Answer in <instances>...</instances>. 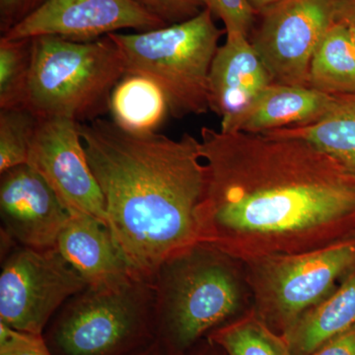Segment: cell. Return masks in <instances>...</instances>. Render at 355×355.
I'll use <instances>...</instances> for the list:
<instances>
[{"instance_id":"obj_1","label":"cell","mask_w":355,"mask_h":355,"mask_svg":"<svg viewBox=\"0 0 355 355\" xmlns=\"http://www.w3.org/2000/svg\"><path fill=\"white\" fill-rule=\"evenodd\" d=\"M198 242L247 261L355 236V175L297 137L200 130Z\"/></svg>"},{"instance_id":"obj_2","label":"cell","mask_w":355,"mask_h":355,"mask_svg":"<svg viewBox=\"0 0 355 355\" xmlns=\"http://www.w3.org/2000/svg\"><path fill=\"white\" fill-rule=\"evenodd\" d=\"M79 130L114 241L132 272L153 282L166 261L198 243L207 174L200 139L130 132L103 118Z\"/></svg>"},{"instance_id":"obj_3","label":"cell","mask_w":355,"mask_h":355,"mask_svg":"<svg viewBox=\"0 0 355 355\" xmlns=\"http://www.w3.org/2000/svg\"><path fill=\"white\" fill-rule=\"evenodd\" d=\"M153 286L156 340L167 355L186 354L253 307L244 261L205 243L166 261Z\"/></svg>"},{"instance_id":"obj_4","label":"cell","mask_w":355,"mask_h":355,"mask_svg":"<svg viewBox=\"0 0 355 355\" xmlns=\"http://www.w3.org/2000/svg\"><path fill=\"white\" fill-rule=\"evenodd\" d=\"M125 73L123 55L108 36L89 42L37 37L25 107L39 118L90 123L110 112L112 93Z\"/></svg>"},{"instance_id":"obj_5","label":"cell","mask_w":355,"mask_h":355,"mask_svg":"<svg viewBox=\"0 0 355 355\" xmlns=\"http://www.w3.org/2000/svg\"><path fill=\"white\" fill-rule=\"evenodd\" d=\"M44 336L55 355H132L156 340L153 282L132 275L87 286L58 310Z\"/></svg>"},{"instance_id":"obj_6","label":"cell","mask_w":355,"mask_h":355,"mask_svg":"<svg viewBox=\"0 0 355 355\" xmlns=\"http://www.w3.org/2000/svg\"><path fill=\"white\" fill-rule=\"evenodd\" d=\"M205 8L190 19L146 32L112 33L127 72L151 79L162 89L169 114L181 119L209 110L210 67L224 34Z\"/></svg>"},{"instance_id":"obj_7","label":"cell","mask_w":355,"mask_h":355,"mask_svg":"<svg viewBox=\"0 0 355 355\" xmlns=\"http://www.w3.org/2000/svg\"><path fill=\"white\" fill-rule=\"evenodd\" d=\"M244 263L254 311L284 336L354 270L355 236L307 253L272 254Z\"/></svg>"},{"instance_id":"obj_8","label":"cell","mask_w":355,"mask_h":355,"mask_svg":"<svg viewBox=\"0 0 355 355\" xmlns=\"http://www.w3.org/2000/svg\"><path fill=\"white\" fill-rule=\"evenodd\" d=\"M1 263L0 323L16 331L44 335L64 303L87 287L57 248L17 245Z\"/></svg>"},{"instance_id":"obj_9","label":"cell","mask_w":355,"mask_h":355,"mask_svg":"<svg viewBox=\"0 0 355 355\" xmlns=\"http://www.w3.org/2000/svg\"><path fill=\"white\" fill-rule=\"evenodd\" d=\"M259 14L250 41L273 83L308 86L313 55L336 23V0H279Z\"/></svg>"},{"instance_id":"obj_10","label":"cell","mask_w":355,"mask_h":355,"mask_svg":"<svg viewBox=\"0 0 355 355\" xmlns=\"http://www.w3.org/2000/svg\"><path fill=\"white\" fill-rule=\"evenodd\" d=\"M27 164L50 184L69 212L94 216L109 227L104 196L89 165L79 123L39 118Z\"/></svg>"},{"instance_id":"obj_11","label":"cell","mask_w":355,"mask_h":355,"mask_svg":"<svg viewBox=\"0 0 355 355\" xmlns=\"http://www.w3.org/2000/svg\"><path fill=\"white\" fill-rule=\"evenodd\" d=\"M165 26L133 0H46L1 37L19 40L55 36L89 42L123 29L146 32Z\"/></svg>"},{"instance_id":"obj_12","label":"cell","mask_w":355,"mask_h":355,"mask_svg":"<svg viewBox=\"0 0 355 355\" xmlns=\"http://www.w3.org/2000/svg\"><path fill=\"white\" fill-rule=\"evenodd\" d=\"M0 175L1 230L22 246L55 248L70 217L57 193L29 164Z\"/></svg>"},{"instance_id":"obj_13","label":"cell","mask_w":355,"mask_h":355,"mask_svg":"<svg viewBox=\"0 0 355 355\" xmlns=\"http://www.w3.org/2000/svg\"><path fill=\"white\" fill-rule=\"evenodd\" d=\"M272 83L249 37L240 33L226 34L209 77V110L220 118L221 132H236L245 114Z\"/></svg>"},{"instance_id":"obj_14","label":"cell","mask_w":355,"mask_h":355,"mask_svg":"<svg viewBox=\"0 0 355 355\" xmlns=\"http://www.w3.org/2000/svg\"><path fill=\"white\" fill-rule=\"evenodd\" d=\"M55 248L87 286H112L135 275L108 226L89 214L70 212Z\"/></svg>"},{"instance_id":"obj_15","label":"cell","mask_w":355,"mask_h":355,"mask_svg":"<svg viewBox=\"0 0 355 355\" xmlns=\"http://www.w3.org/2000/svg\"><path fill=\"white\" fill-rule=\"evenodd\" d=\"M333 97L309 86L270 84L245 114L236 132L265 133L312 123L326 113Z\"/></svg>"},{"instance_id":"obj_16","label":"cell","mask_w":355,"mask_h":355,"mask_svg":"<svg viewBox=\"0 0 355 355\" xmlns=\"http://www.w3.org/2000/svg\"><path fill=\"white\" fill-rule=\"evenodd\" d=\"M355 326V268L336 291L305 312L284 336L293 355H307Z\"/></svg>"},{"instance_id":"obj_17","label":"cell","mask_w":355,"mask_h":355,"mask_svg":"<svg viewBox=\"0 0 355 355\" xmlns=\"http://www.w3.org/2000/svg\"><path fill=\"white\" fill-rule=\"evenodd\" d=\"M265 133L304 139L355 175V94L334 96L326 113L312 123Z\"/></svg>"},{"instance_id":"obj_18","label":"cell","mask_w":355,"mask_h":355,"mask_svg":"<svg viewBox=\"0 0 355 355\" xmlns=\"http://www.w3.org/2000/svg\"><path fill=\"white\" fill-rule=\"evenodd\" d=\"M116 125L135 132H155L169 113L162 89L151 79L127 73L119 81L110 101Z\"/></svg>"},{"instance_id":"obj_19","label":"cell","mask_w":355,"mask_h":355,"mask_svg":"<svg viewBox=\"0 0 355 355\" xmlns=\"http://www.w3.org/2000/svg\"><path fill=\"white\" fill-rule=\"evenodd\" d=\"M308 86L326 94H355V44L349 26L335 23L319 44Z\"/></svg>"},{"instance_id":"obj_20","label":"cell","mask_w":355,"mask_h":355,"mask_svg":"<svg viewBox=\"0 0 355 355\" xmlns=\"http://www.w3.org/2000/svg\"><path fill=\"white\" fill-rule=\"evenodd\" d=\"M207 338L227 355H293L286 338L268 326L253 307Z\"/></svg>"},{"instance_id":"obj_21","label":"cell","mask_w":355,"mask_h":355,"mask_svg":"<svg viewBox=\"0 0 355 355\" xmlns=\"http://www.w3.org/2000/svg\"><path fill=\"white\" fill-rule=\"evenodd\" d=\"M33 39H0V109L25 107Z\"/></svg>"},{"instance_id":"obj_22","label":"cell","mask_w":355,"mask_h":355,"mask_svg":"<svg viewBox=\"0 0 355 355\" xmlns=\"http://www.w3.org/2000/svg\"><path fill=\"white\" fill-rule=\"evenodd\" d=\"M38 120L26 107L0 109V174L27 164Z\"/></svg>"},{"instance_id":"obj_23","label":"cell","mask_w":355,"mask_h":355,"mask_svg":"<svg viewBox=\"0 0 355 355\" xmlns=\"http://www.w3.org/2000/svg\"><path fill=\"white\" fill-rule=\"evenodd\" d=\"M205 8L223 22L225 33H240L249 37L256 10L249 0H205Z\"/></svg>"},{"instance_id":"obj_24","label":"cell","mask_w":355,"mask_h":355,"mask_svg":"<svg viewBox=\"0 0 355 355\" xmlns=\"http://www.w3.org/2000/svg\"><path fill=\"white\" fill-rule=\"evenodd\" d=\"M0 355H55L44 335L26 333L0 323Z\"/></svg>"},{"instance_id":"obj_25","label":"cell","mask_w":355,"mask_h":355,"mask_svg":"<svg viewBox=\"0 0 355 355\" xmlns=\"http://www.w3.org/2000/svg\"><path fill=\"white\" fill-rule=\"evenodd\" d=\"M166 25L183 22L205 8V0H133Z\"/></svg>"},{"instance_id":"obj_26","label":"cell","mask_w":355,"mask_h":355,"mask_svg":"<svg viewBox=\"0 0 355 355\" xmlns=\"http://www.w3.org/2000/svg\"><path fill=\"white\" fill-rule=\"evenodd\" d=\"M46 0H0V31L6 34L14 26L43 6Z\"/></svg>"},{"instance_id":"obj_27","label":"cell","mask_w":355,"mask_h":355,"mask_svg":"<svg viewBox=\"0 0 355 355\" xmlns=\"http://www.w3.org/2000/svg\"><path fill=\"white\" fill-rule=\"evenodd\" d=\"M307 355H355V326Z\"/></svg>"},{"instance_id":"obj_28","label":"cell","mask_w":355,"mask_h":355,"mask_svg":"<svg viewBox=\"0 0 355 355\" xmlns=\"http://www.w3.org/2000/svg\"><path fill=\"white\" fill-rule=\"evenodd\" d=\"M336 22L355 25V0H336Z\"/></svg>"},{"instance_id":"obj_29","label":"cell","mask_w":355,"mask_h":355,"mask_svg":"<svg viewBox=\"0 0 355 355\" xmlns=\"http://www.w3.org/2000/svg\"><path fill=\"white\" fill-rule=\"evenodd\" d=\"M221 352V347H219L216 343L210 342L209 338H205V343L202 349L197 350V352H193L191 349L190 352L184 355H220Z\"/></svg>"},{"instance_id":"obj_30","label":"cell","mask_w":355,"mask_h":355,"mask_svg":"<svg viewBox=\"0 0 355 355\" xmlns=\"http://www.w3.org/2000/svg\"><path fill=\"white\" fill-rule=\"evenodd\" d=\"M132 355H167V354H166L161 343L157 340H155L153 343L144 347V349H140Z\"/></svg>"},{"instance_id":"obj_31","label":"cell","mask_w":355,"mask_h":355,"mask_svg":"<svg viewBox=\"0 0 355 355\" xmlns=\"http://www.w3.org/2000/svg\"><path fill=\"white\" fill-rule=\"evenodd\" d=\"M277 1H279V0H249L250 4L258 14L266 7L272 6V3Z\"/></svg>"},{"instance_id":"obj_32","label":"cell","mask_w":355,"mask_h":355,"mask_svg":"<svg viewBox=\"0 0 355 355\" xmlns=\"http://www.w3.org/2000/svg\"><path fill=\"white\" fill-rule=\"evenodd\" d=\"M350 33H352V40H354L355 44V25L349 26Z\"/></svg>"}]
</instances>
